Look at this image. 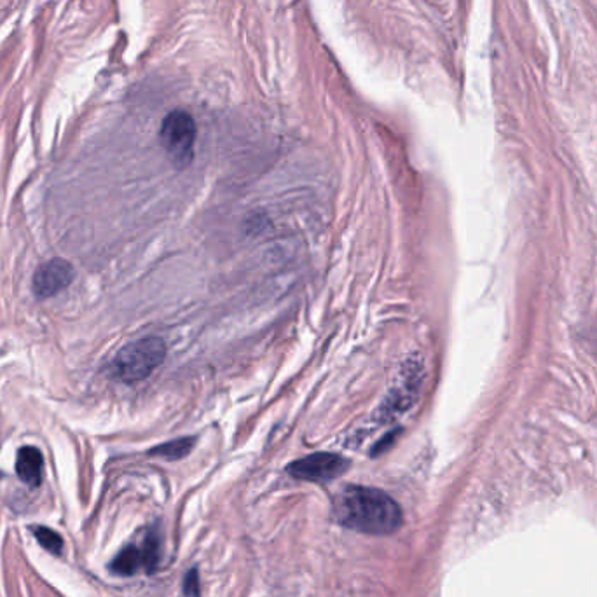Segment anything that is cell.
<instances>
[{"label": "cell", "instance_id": "1", "mask_svg": "<svg viewBox=\"0 0 597 597\" xmlns=\"http://www.w3.org/2000/svg\"><path fill=\"white\" fill-rule=\"evenodd\" d=\"M337 521L346 528L367 535H390L402 524V510L397 501L374 488L350 486L334 503Z\"/></svg>", "mask_w": 597, "mask_h": 597}, {"label": "cell", "instance_id": "2", "mask_svg": "<svg viewBox=\"0 0 597 597\" xmlns=\"http://www.w3.org/2000/svg\"><path fill=\"white\" fill-rule=\"evenodd\" d=\"M166 346L159 337H144L135 343L126 344L117 353L112 371L123 383L133 385L149 378L159 365L165 362Z\"/></svg>", "mask_w": 597, "mask_h": 597}, {"label": "cell", "instance_id": "3", "mask_svg": "<svg viewBox=\"0 0 597 597\" xmlns=\"http://www.w3.org/2000/svg\"><path fill=\"white\" fill-rule=\"evenodd\" d=\"M198 128L194 123L193 116L184 110H173L161 124L159 138L161 144L172 158L173 163L179 166H187L191 163L196 144Z\"/></svg>", "mask_w": 597, "mask_h": 597}, {"label": "cell", "instance_id": "4", "mask_svg": "<svg viewBox=\"0 0 597 597\" xmlns=\"http://www.w3.org/2000/svg\"><path fill=\"white\" fill-rule=\"evenodd\" d=\"M348 468V461L334 453L309 454L289 467L294 479L308 482H330L341 477Z\"/></svg>", "mask_w": 597, "mask_h": 597}, {"label": "cell", "instance_id": "5", "mask_svg": "<svg viewBox=\"0 0 597 597\" xmlns=\"http://www.w3.org/2000/svg\"><path fill=\"white\" fill-rule=\"evenodd\" d=\"M74 275H76L74 268L63 259L44 262L41 268L37 269L32 282L35 296L39 299H48L60 294L72 283Z\"/></svg>", "mask_w": 597, "mask_h": 597}, {"label": "cell", "instance_id": "6", "mask_svg": "<svg viewBox=\"0 0 597 597\" xmlns=\"http://www.w3.org/2000/svg\"><path fill=\"white\" fill-rule=\"evenodd\" d=\"M42 472H44V458L37 447H21L16 456V474L21 481L37 488L42 482Z\"/></svg>", "mask_w": 597, "mask_h": 597}, {"label": "cell", "instance_id": "7", "mask_svg": "<svg viewBox=\"0 0 597 597\" xmlns=\"http://www.w3.org/2000/svg\"><path fill=\"white\" fill-rule=\"evenodd\" d=\"M110 570L121 577H131L138 570H145L144 554L140 545H128L126 549L121 550L110 564Z\"/></svg>", "mask_w": 597, "mask_h": 597}, {"label": "cell", "instance_id": "8", "mask_svg": "<svg viewBox=\"0 0 597 597\" xmlns=\"http://www.w3.org/2000/svg\"><path fill=\"white\" fill-rule=\"evenodd\" d=\"M140 549L144 554L145 571L152 573L158 568L159 559H161V540H159L158 533L151 531L149 535L145 536Z\"/></svg>", "mask_w": 597, "mask_h": 597}, {"label": "cell", "instance_id": "9", "mask_svg": "<svg viewBox=\"0 0 597 597\" xmlns=\"http://www.w3.org/2000/svg\"><path fill=\"white\" fill-rule=\"evenodd\" d=\"M193 446V439L173 440V442H166L163 446L152 449L151 454H156L161 458H168V460H180V458H184V456L191 453Z\"/></svg>", "mask_w": 597, "mask_h": 597}, {"label": "cell", "instance_id": "10", "mask_svg": "<svg viewBox=\"0 0 597 597\" xmlns=\"http://www.w3.org/2000/svg\"><path fill=\"white\" fill-rule=\"evenodd\" d=\"M34 536L37 538V542L41 543L42 547L51 552V554H60L62 552V536L58 535L53 529L44 528V526L35 528Z\"/></svg>", "mask_w": 597, "mask_h": 597}, {"label": "cell", "instance_id": "11", "mask_svg": "<svg viewBox=\"0 0 597 597\" xmlns=\"http://www.w3.org/2000/svg\"><path fill=\"white\" fill-rule=\"evenodd\" d=\"M184 592L189 597L199 596V575L198 571L191 570L187 573L186 582H184Z\"/></svg>", "mask_w": 597, "mask_h": 597}]
</instances>
